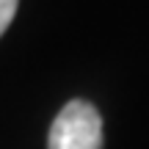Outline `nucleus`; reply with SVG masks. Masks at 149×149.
Masks as SVG:
<instances>
[{
  "label": "nucleus",
  "instance_id": "1",
  "mask_svg": "<svg viewBox=\"0 0 149 149\" xmlns=\"http://www.w3.org/2000/svg\"><path fill=\"white\" fill-rule=\"evenodd\" d=\"M47 149H102V119L86 100H72L61 108L50 127Z\"/></svg>",
  "mask_w": 149,
  "mask_h": 149
},
{
  "label": "nucleus",
  "instance_id": "2",
  "mask_svg": "<svg viewBox=\"0 0 149 149\" xmlns=\"http://www.w3.org/2000/svg\"><path fill=\"white\" fill-rule=\"evenodd\" d=\"M17 3H19V0H0V36L6 33V28H8L11 19H14Z\"/></svg>",
  "mask_w": 149,
  "mask_h": 149
}]
</instances>
